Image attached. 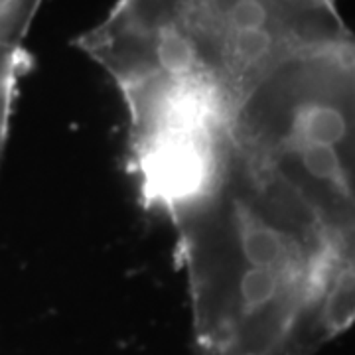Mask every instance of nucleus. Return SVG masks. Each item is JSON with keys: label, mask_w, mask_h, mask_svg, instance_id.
I'll list each match as a JSON object with an SVG mask.
<instances>
[{"label": "nucleus", "mask_w": 355, "mask_h": 355, "mask_svg": "<svg viewBox=\"0 0 355 355\" xmlns=\"http://www.w3.org/2000/svg\"><path fill=\"white\" fill-rule=\"evenodd\" d=\"M168 219L198 355H312L349 328L330 241L233 140L207 188Z\"/></svg>", "instance_id": "f257e3e1"}, {"label": "nucleus", "mask_w": 355, "mask_h": 355, "mask_svg": "<svg viewBox=\"0 0 355 355\" xmlns=\"http://www.w3.org/2000/svg\"><path fill=\"white\" fill-rule=\"evenodd\" d=\"M352 34L334 0H116L77 46L119 91L193 81L237 107L284 60Z\"/></svg>", "instance_id": "f03ea898"}, {"label": "nucleus", "mask_w": 355, "mask_h": 355, "mask_svg": "<svg viewBox=\"0 0 355 355\" xmlns=\"http://www.w3.org/2000/svg\"><path fill=\"white\" fill-rule=\"evenodd\" d=\"M231 140L314 217L355 322V34L272 67L237 105Z\"/></svg>", "instance_id": "7ed1b4c3"}, {"label": "nucleus", "mask_w": 355, "mask_h": 355, "mask_svg": "<svg viewBox=\"0 0 355 355\" xmlns=\"http://www.w3.org/2000/svg\"><path fill=\"white\" fill-rule=\"evenodd\" d=\"M130 172L142 203L170 216L207 188L231 146L235 105L200 83H146L121 91Z\"/></svg>", "instance_id": "20e7f679"}, {"label": "nucleus", "mask_w": 355, "mask_h": 355, "mask_svg": "<svg viewBox=\"0 0 355 355\" xmlns=\"http://www.w3.org/2000/svg\"><path fill=\"white\" fill-rule=\"evenodd\" d=\"M44 0H0V160L10 132L20 79L28 67L26 38Z\"/></svg>", "instance_id": "39448f33"}]
</instances>
